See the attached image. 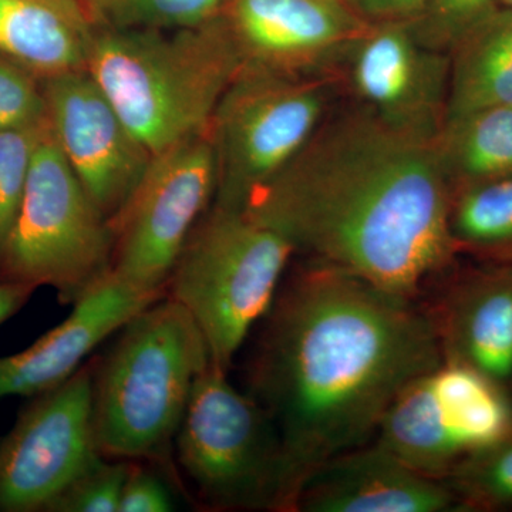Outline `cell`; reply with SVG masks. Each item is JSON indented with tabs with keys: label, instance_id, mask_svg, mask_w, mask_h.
Masks as SVG:
<instances>
[{
	"label": "cell",
	"instance_id": "cell-12",
	"mask_svg": "<svg viewBox=\"0 0 512 512\" xmlns=\"http://www.w3.org/2000/svg\"><path fill=\"white\" fill-rule=\"evenodd\" d=\"M222 25L242 67L328 76L373 25L352 0H227Z\"/></svg>",
	"mask_w": 512,
	"mask_h": 512
},
{
	"label": "cell",
	"instance_id": "cell-26",
	"mask_svg": "<svg viewBox=\"0 0 512 512\" xmlns=\"http://www.w3.org/2000/svg\"><path fill=\"white\" fill-rule=\"evenodd\" d=\"M46 117L42 79L0 55V131L40 123Z\"/></svg>",
	"mask_w": 512,
	"mask_h": 512
},
{
	"label": "cell",
	"instance_id": "cell-3",
	"mask_svg": "<svg viewBox=\"0 0 512 512\" xmlns=\"http://www.w3.org/2000/svg\"><path fill=\"white\" fill-rule=\"evenodd\" d=\"M210 365L200 329L167 295L128 320L90 366L101 456L170 468L192 387Z\"/></svg>",
	"mask_w": 512,
	"mask_h": 512
},
{
	"label": "cell",
	"instance_id": "cell-8",
	"mask_svg": "<svg viewBox=\"0 0 512 512\" xmlns=\"http://www.w3.org/2000/svg\"><path fill=\"white\" fill-rule=\"evenodd\" d=\"M330 76H286L241 67L212 116L217 158L214 204L242 210L328 116Z\"/></svg>",
	"mask_w": 512,
	"mask_h": 512
},
{
	"label": "cell",
	"instance_id": "cell-11",
	"mask_svg": "<svg viewBox=\"0 0 512 512\" xmlns=\"http://www.w3.org/2000/svg\"><path fill=\"white\" fill-rule=\"evenodd\" d=\"M101 458L87 365L66 382L37 394L0 441V511H45Z\"/></svg>",
	"mask_w": 512,
	"mask_h": 512
},
{
	"label": "cell",
	"instance_id": "cell-29",
	"mask_svg": "<svg viewBox=\"0 0 512 512\" xmlns=\"http://www.w3.org/2000/svg\"><path fill=\"white\" fill-rule=\"evenodd\" d=\"M355 8L372 23H414L426 15L431 0H352Z\"/></svg>",
	"mask_w": 512,
	"mask_h": 512
},
{
	"label": "cell",
	"instance_id": "cell-9",
	"mask_svg": "<svg viewBox=\"0 0 512 512\" xmlns=\"http://www.w3.org/2000/svg\"><path fill=\"white\" fill-rule=\"evenodd\" d=\"M511 434L510 392L471 367L443 360L404 387L373 441L413 470L443 480Z\"/></svg>",
	"mask_w": 512,
	"mask_h": 512
},
{
	"label": "cell",
	"instance_id": "cell-23",
	"mask_svg": "<svg viewBox=\"0 0 512 512\" xmlns=\"http://www.w3.org/2000/svg\"><path fill=\"white\" fill-rule=\"evenodd\" d=\"M441 481L463 511L512 508V434L461 461Z\"/></svg>",
	"mask_w": 512,
	"mask_h": 512
},
{
	"label": "cell",
	"instance_id": "cell-16",
	"mask_svg": "<svg viewBox=\"0 0 512 512\" xmlns=\"http://www.w3.org/2000/svg\"><path fill=\"white\" fill-rule=\"evenodd\" d=\"M293 511H463L446 483L424 476L376 441L345 451L302 485Z\"/></svg>",
	"mask_w": 512,
	"mask_h": 512
},
{
	"label": "cell",
	"instance_id": "cell-13",
	"mask_svg": "<svg viewBox=\"0 0 512 512\" xmlns=\"http://www.w3.org/2000/svg\"><path fill=\"white\" fill-rule=\"evenodd\" d=\"M57 146L107 220L121 210L153 154L87 70L43 79Z\"/></svg>",
	"mask_w": 512,
	"mask_h": 512
},
{
	"label": "cell",
	"instance_id": "cell-4",
	"mask_svg": "<svg viewBox=\"0 0 512 512\" xmlns=\"http://www.w3.org/2000/svg\"><path fill=\"white\" fill-rule=\"evenodd\" d=\"M241 67L220 18L190 29H96L87 60V72L153 156L208 131Z\"/></svg>",
	"mask_w": 512,
	"mask_h": 512
},
{
	"label": "cell",
	"instance_id": "cell-18",
	"mask_svg": "<svg viewBox=\"0 0 512 512\" xmlns=\"http://www.w3.org/2000/svg\"><path fill=\"white\" fill-rule=\"evenodd\" d=\"M94 30L79 0H0V55L42 80L87 70Z\"/></svg>",
	"mask_w": 512,
	"mask_h": 512
},
{
	"label": "cell",
	"instance_id": "cell-15",
	"mask_svg": "<svg viewBox=\"0 0 512 512\" xmlns=\"http://www.w3.org/2000/svg\"><path fill=\"white\" fill-rule=\"evenodd\" d=\"M163 296L138 291L111 271L60 325L23 352L0 357V402L35 397L66 382L101 343Z\"/></svg>",
	"mask_w": 512,
	"mask_h": 512
},
{
	"label": "cell",
	"instance_id": "cell-14",
	"mask_svg": "<svg viewBox=\"0 0 512 512\" xmlns=\"http://www.w3.org/2000/svg\"><path fill=\"white\" fill-rule=\"evenodd\" d=\"M345 64L360 106L400 130L439 134L447 113L450 55L420 42L412 23H373Z\"/></svg>",
	"mask_w": 512,
	"mask_h": 512
},
{
	"label": "cell",
	"instance_id": "cell-19",
	"mask_svg": "<svg viewBox=\"0 0 512 512\" xmlns=\"http://www.w3.org/2000/svg\"><path fill=\"white\" fill-rule=\"evenodd\" d=\"M448 117L512 106V9L490 12L450 52Z\"/></svg>",
	"mask_w": 512,
	"mask_h": 512
},
{
	"label": "cell",
	"instance_id": "cell-30",
	"mask_svg": "<svg viewBox=\"0 0 512 512\" xmlns=\"http://www.w3.org/2000/svg\"><path fill=\"white\" fill-rule=\"evenodd\" d=\"M35 292L28 286L0 281V325L12 318Z\"/></svg>",
	"mask_w": 512,
	"mask_h": 512
},
{
	"label": "cell",
	"instance_id": "cell-17",
	"mask_svg": "<svg viewBox=\"0 0 512 512\" xmlns=\"http://www.w3.org/2000/svg\"><path fill=\"white\" fill-rule=\"evenodd\" d=\"M444 360L512 389V266L461 276L430 312Z\"/></svg>",
	"mask_w": 512,
	"mask_h": 512
},
{
	"label": "cell",
	"instance_id": "cell-1",
	"mask_svg": "<svg viewBox=\"0 0 512 512\" xmlns=\"http://www.w3.org/2000/svg\"><path fill=\"white\" fill-rule=\"evenodd\" d=\"M261 323L247 393L281 437L288 512L320 466L375 440L393 400L444 357L416 299L311 258Z\"/></svg>",
	"mask_w": 512,
	"mask_h": 512
},
{
	"label": "cell",
	"instance_id": "cell-21",
	"mask_svg": "<svg viewBox=\"0 0 512 512\" xmlns=\"http://www.w3.org/2000/svg\"><path fill=\"white\" fill-rule=\"evenodd\" d=\"M450 232L457 252L512 261V175L453 192Z\"/></svg>",
	"mask_w": 512,
	"mask_h": 512
},
{
	"label": "cell",
	"instance_id": "cell-2",
	"mask_svg": "<svg viewBox=\"0 0 512 512\" xmlns=\"http://www.w3.org/2000/svg\"><path fill=\"white\" fill-rule=\"evenodd\" d=\"M451 198L436 137L390 126L359 104L326 116L242 211L296 252L417 299L457 254Z\"/></svg>",
	"mask_w": 512,
	"mask_h": 512
},
{
	"label": "cell",
	"instance_id": "cell-10",
	"mask_svg": "<svg viewBox=\"0 0 512 512\" xmlns=\"http://www.w3.org/2000/svg\"><path fill=\"white\" fill-rule=\"evenodd\" d=\"M210 133L154 154L126 204L110 220L113 271L138 291L165 293L188 235L217 195Z\"/></svg>",
	"mask_w": 512,
	"mask_h": 512
},
{
	"label": "cell",
	"instance_id": "cell-6",
	"mask_svg": "<svg viewBox=\"0 0 512 512\" xmlns=\"http://www.w3.org/2000/svg\"><path fill=\"white\" fill-rule=\"evenodd\" d=\"M110 222L57 146L49 120L25 194L0 251V281L55 289L63 305L82 301L113 271Z\"/></svg>",
	"mask_w": 512,
	"mask_h": 512
},
{
	"label": "cell",
	"instance_id": "cell-28",
	"mask_svg": "<svg viewBox=\"0 0 512 512\" xmlns=\"http://www.w3.org/2000/svg\"><path fill=\"white\" fill-rule=\"evenodd\" d=\"M175 510L174 495L163 478L146 461H131L121 490L117 512H168Z\"/></svg>",
	"mask_w": 512,
	"mask_h": 512
},
{
	"label": "cell",
	"instance_id": "cell-27",
	"mask_svg": "<svg viewBox=\"0 0 512 512\" xmlns=\"http://www.w3.org/2000/svg\"><path fill=\"white\" fill-rule=\"evenodd\" d=\"M493 0H431L429 10L413 30L420 42L450 52L454 43L471 25L491 10Z\"/></svg>",
	"mask_w": 512,
	"mask_h": 512
},
{
	"label": "cell",
	"instance_id": "cell-31",
	"mask_svg": "<svg viewBox=\"0 0 512 512\" xmlns=\"http://www.w3.org/2000/svg\"><path fill=\"white\" fill-rule=\"evenodd\" d=\"M504 3L508 6V9H512V0H504Z\"/></svg>",
	"mask_w": 512,
	"mask_h": 512
},
{
	"label": "cell",
	"instance_id": "cell-24",
	"mask_svg": "<svg viewBox=\"0 0 512 512\" xmlns=\"http://www.w3.org/2000/svg\"><path fill=\"white\" fill-rule=\"evenodd\" d=\"M47 117L30 126L0 131V251L15 222Z\"/></svg>",
	"mask_w": 512,
	"mask_h": 512
},
{
	"label": "cell",
	"instance_id": "cell-25",
	"mask_svg": "<svg viewBox=\"0 0 512 512\" xmlns=\"http://www.w3.org/2000/svg\"><path fill=\"white\" fill-rule=\"evenodd\" d=\"M131 461L103 457L53 498L49 512H117Z\"/></svg>",
	"mask_w": 512,
	"mask_h": 512
},
{
	"label": "cell",
	"instance_id": "cell-20",
	"mask_svg": "<svg viewBox=\"0 0 512 512\" xmlns=\"http://www.w3.org/2000/svg\"><path fill=\"white\" fill-rule=\"evenodd\" d=\"M451 191L512 175V106L448 117L436 136Z\"/></svg>",
	"mask_w": 512,
	"mask_h": 512
},
{
	"label": "cell",
	"instance_id": "cell-7",
	"mask_svg": "<svg viewBox=\"0 0 512 512\" xmlns=\"http://www.w3.org/2000/svg\"><path fill=\"white\" fill-rule=\"evenodd\" d=\"M174 458L212 510L286 511L284 448L274 421L212 363L192 387Z\"/></svg>",
	"mask_w": 512,
	"mask_h": 512
},
{
	"label": "cell",
	"instance_id": "cell-22",
	"mask_svg": "<svg viewBox=\"0 0 512 512\" xmlns=\"http://www.w3.org/2000/svg\"><path fill=\"white\" fill-rule=\"evenodd\" d=\"M96 29L197 28L221 15L227 0H79Z\"/></svg>",
	"mask_w": 512,
	"mask_h": 512
},
{
	"label": "cell",
	"instance_id": "cell-5",
	"mask_svg": "<svg viewBox=\"0 0 512 512\" xmlns=\"http://www.w3.org/2000/svg\"><path fill=\"white\" fill-rule=\"evenodd\" d=\"M295 247L247 212L212 204L175 259L165 295L198 326L211 363L229 372L271 309Z\"/></svg>",
	"mask_w": 512,
	"mask_h": 512
}]
</instances>
